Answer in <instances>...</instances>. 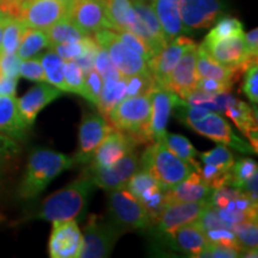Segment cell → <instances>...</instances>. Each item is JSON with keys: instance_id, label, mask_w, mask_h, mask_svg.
Listing matches in <instances>:
<instances>
[{"instance_id": "6da1fadb", "label": "cell", "mask_w": 258, "mask_h": 258, "mask_svg": "<svg viewBox=\"0 0 258 258\" xmlns=\"http://www.w3.org/2000/svg\"><path fill=\"white\" fill-rule=\"evenodd\" d=\"M74 158L50 150H36L29 157L27 169L18 186L23 200L37 198L53 179L74 165Z\"/></svg>"}, {"instance_id": "7a4b0ae2", "label": "cell", "mask_w": 258, "mask_h": 258, "mask_svg": "<svg viewBox=\"0 0 258 258\" xmlns=\"http://www.w3.org/2000/svg\"><path fill=\"white\" fill-rule=\"evenodd\" d=\"M95 183L86 175L44 200L37 218L47 221L76 220L88 208Z\"/></svg>"}, {"instance_id": "3957f363", "label": "cell", "mask_w": 258, "mask_h": 258, "mask_svg": "<svg viewBox=\"0 0 258 258\" xmlns=\"http://www.w3.org/2000/svg\"><path fill=\"white\" fill-rule=\"evenodd\" d=\"M152 104L150 95L127 97L118 102L109 112L108 121L117 131L134 138L139 145L152 143L151 135Z\"/></svg>"}, {"instance_id": "277c9868", "label": "cell", "mask_w": 258, "mask_h": 258, "mask_svg": "<svg viewBox=\"0 0 258 258\" xmlns=\"http://www.w3.org/2000/svg\"><path fill=\"white\" fill-rule=\"evenodd\" d=\"M140 166L167 189L178 184L195 171L191 164L171 152L164 141H154L145 150Z\"/></svg>"}, {"instance_id": "5b68a950", "label": "cell", "mask_w": 258, "mask_h": 258, "mask_svg": "<svg viewBox=\"0 0 258 258\" xmlns=\"http://www.w3.org/2000/svg\"><path fill=\"white\" fill-rule=\"evenodd\" d=\"M123 230L112 220L98 215H91L84 227L83 246L79 257L103 258L109 257Z\"/></svg>"}, {"instance_id": "8992f818", "label": "cell", "mask_w": 258, "mask_h": 258, "mask_svg": "<svg viewBox=\"0 0 258 258\" xmlns=\"http://www.w3.org/2000/svg\"><path fill=\"white\" fill-rule=\"evenodd\" d=\"M109 212L111 220L123 231L144 230L153 225L145 206L125 189L110 190Z\"/></svg>"}, {"instance_id": "52a82bcc", "label": "cell", "mask_w": 258, "mask_h": 258, "mask_svg": "<svg viewBox=\"0 0 258 258\" xmlns=\"http://www.w3.org/2000/svg\"><path fill=\"white\" fill-rule=\"evenodd\" d=\"M95 40L99 47L108 51L116 69L124 78L137 74H152L146 61L125 46L112 29H101L96 31Z\"/></svg>"}, {"instance_id": "ba28073f", "label": "cell", "mask_w": 258, "mask_h": 258, "mask_svg": "<svg viewBox=\"0 0 258 258\" xmlns=\"http://www.w3.org/2000/svg\"><path fill=\"white\" fill-rule=\"evenodd\" d=\"M186 124L195 132H198L199 134L203 135V137L211 139L213 141H217V143L225 145L227 147L234 148V150L239 151L241 153H257L250 144H247L246 141L237 137L232 132V128L228 124V122L224 120L217 112L209 111L208 114H206L200 120L189 122Z\"/></svg>"}, {"instance_id": "9c48e42d", "label": "cell", "mask_w": 258, "mask_h": 258, "mask_svg": "<svg viewBox=\"0 0 258 258\" xmlns=\"http://www.w3.org/2000/svg\"><path fill=\"white\" fill-rule=\"evenodd\" d=\"M140 166V158L137 151H132L123 158L116 161L111 166L99 167L91 165L86 171L96 186L108 191L116 189H123L127 180L137 172Z\"/></svg>"}, {"instance_id": "30bf717a", "label": "cell", "mask_w": 258, "mask_h": 258, "mask_svg": "<svg viewBox=\"0 0 258 258\" xmlns=\"http://www.w3.org/2000/svg\"><path fill=\"white\" fill-rule=\"evenodd\" d=\"M201 47L218 63L231 69L241 70L243 72L251 64L257 62V57H252L247 54L244 32L235 36L222 38L213 43H202Z\"/></svg>"}, {"instance_id": "8fae6325", "label": "cell", "mask_w": 258, "mask_h": 258, "mask_svg": "<svg viewBox=\"0 0 258 258\" xmlns=\"http://www.w3.org/2000/svg\"><path fill=\"white\" fill-rule=\"evenodd\" d=\"M66 17L86 35L101 29H112L104 0H71Z\"/></svg>"}, {"instance_id": "7c38bea8", "label": "cell", "mask_w": 258, "mask_h": 258, "mask_svg": "<svg viewBox=\"0 0 258 258\" xmlns=\"http://www.w3.org/2000/svg\"><path fill=\"white\" fill-rule=\"evenodd\" d=\"M67 6L66 0H27L22 5L18 19L27 28L46 30L66 17Z\"/></svg>"}, {"instance_id": "4fadbf2b", "label": "cell", "mask_w": 258, "mask_h": 258, "mask_svg": "<svg viewBox=\"0 0 258 258\" xmlns=\"http://www.w3.org/2000/svg\"><path fill=\"white\" fill-rule=\"evenodd\" d=\"M112 131L114 127L102 114H86L79 127V147L74 160L82 164L90 163L97 147Z\"/></svg>"}, {"instance_id": "5bb4252c", "label": "cell", "mask_w": 258, "mask_h": 258, "mask_svg": "<svg viewBox=\"0 0 258 258\" xmlns=\"http://www.w3.org/2000/svg\"><path fill=\"white\" fill-rule=\"evenodd\" d=\"M208 205L209 199L196 202L170 203L163 209L154 225H157L158 232L171 238L180 226L198 221Z\"/></svg>"}, {"instance_id": "9a60e30c", "label": "cell", "mask_w": 258, "mask_h": 258, "mask_svg": "<svg viewBox=\"0 0 258 258\" xmlns=\"http://www.w3.org/2000/svg\"><path fill=\"white\" fill-rule=\"evenodd\" d=\"M180 21L189 32L211 27L224 14L221 0H177Z\"/></svg>"}, {"instance_id": "2e32d148", "label": "cell", "mask_w": 258, "mask_h": 258, "mask_svg": "<svg viewBox=\"0 0 258 258\" xmlns=\"http://www.w3.org/2000/svg\"><path fill=\"white\" fill-rule=\"evenodd\" d=\"M83 246V234L76 220L53 221L49 238L51 258H78Z\"/></svg>"}, {"instance_id": "e0dca14e", "label": "cell", "mask_w": 258, "mask_h": 258, "mask_svg": "<svg viewBox=\"0 0 258 258\" xmlns=\"http://www.w3.org/2000/svg\"><path fill=\"white\" fill-rule=\"evenodd\" d=\"M195 44V42L190 40L186 36H177L170 41L165 47L161 49L152 60L148 62L151 73H152L154 85L160 86V88L167 89V83H169L170 74L172 72L173 67L178 62L183 53Z\"/></svg>"}, {"instance_id": "ac0fdd59", "label": "cell", "mask_w": 258, "mask_h": 258, "mask_svg": "<svg viewBox=\"0 0 258 258\" xmlns=\"http://www.w3.org/2000/svg\"><path fill=\"white\" fill-rule=\"evenodd\" d=\"M152 104V117H151V135L154 141H163L166 134V124L170 115L178 102L179 97L170 90L154 85L150 93Z\"/></svg>"}, {"instance_id": "d6986e66", "label": "cell", "mask_w": 258, "mask_h": 258, "mask_svg": "<svg viewBox=\"0 0 258 258\" xmlns=\"http://www.w3.org/2000/svg\"><path fill=\"white\" fill-rule=\"evenodd\" d=\"M196 60H198V46L195 43L183 53L170 74L167 90L177 93L180 98H184L196 88L199 79L196 73Z\"/></svg>"}, {"instance_id": "ffe728a7", "label": "cell", "mask_w": 258, "mask_h": 258, "mask_svg": "<svg viewBox=\"0 0 258 258\" xmlns=\"http://www.w3.org/2000/svg\"><path fill=\"white\" fill-rule=\"evenodd\" d=\"M138 145L134 138H132L129 134L114 129L97 147L93 153L92 161L90 163L93 166L99 167L111 166L125 154L134 151Z\"/></svg>"}, {"instance_id": "44dd1931", "label": "cell", "mask_w": 258, "mask_h": 258, "mask_svg": "<svg viewBox=\"0 0 258 258\" xmlns=\"http://www.w3.org/2000/svg\"><path fill=\"white\" fill-rule=\"evenodd\" d=\"M62 96V91L50 84L40 83L38 85L29 90L22 98L17 99L18 109L23 116L24 121L29 125L34 124L37 115L48 104Z\"/></svg>"}, {"instance_id": "7402d4cb", "label": "cell", "mask_w": 258, "mask_h": 258, "mask_svg": "<svg viewBox=\"0 0 258 258\" xmlns=\"http://www.w3.org/2000/svg\"><path fill=\"white\" fill-rule=\"evenodd\" d=\"M29 125L18 109L15 96H0V133L12 140H24L27 138Z\"/></svg>"}, {"instance_id": "603a6c76", "label": "cell", "mask_w": 258, "mask_h": 258, "mask_svg": "<svg viewBox=\"0 0 258 258\" xmlns=\"http://www.w3.org/2000/svg\"><path fill=\"white\" fill-rule=\"evenodd\" d=\"M213 188L200 176L198 171L190 175L166 191V205L177 202H196L209 199Z\"/></svg>"}, {"instance_id": "cb8c5ba5", "label": "cell", "mask_w": 258, "mask_h": 258, "mask_svg": "<svg viewBox=\"0 0 258 258\" xmlns=\"http://www.w3.org/2000/svg\"><path fill=\"white\" fill-rule=\"evenodd\" d=\"M226 117L234 122L235 127L243 133L245 137L249 138L251 146L257 152V117L256 112L253 115V109L243 101H238L234 97L231 99L226 106Z\"/></svg>"}, {"instance_id": "d4e9b609", "label": "cell", "mask_w": 258, "mask_h": 258, "mask_svg": "<svg viewBox=\"0 0 258 258\" xmlns=\"http://www.w3.org/2000/svg\"><path fill=\"white\" fill-rule=\"evenodd\" d=\"M151 3L163 28L167 43L179 35L189 32L180 21L177 0H151Z\"/></svg>"}, {"instance_id": "484cf974", "label": "cell", "mask_w": 258, "mask_h": 258, "mask_svg": "<svg viewBox=\"0 0 258 258\" xmlns=\"http://www.w3.org/2000/svg\"><path fill=\"white\" fill-rule=\"evenodd\" d=\"M171 239L173 240L177 249L190 257H199V254L209 243L205 231L196 221L177 228Z\"/></svg>"}, {"instance_id": "4316f807", "label": "cell", "mask_w": 258, "mask_h": 258, "mask_svg": "<svg viewBox=\"0 0 258 258\" xmlns=\"http://www.w3.org/2000/svg\"><path fill=\"white\" fill-rule=\"evenodd\" d=\"M196 73L199 78L215 79L222 83H228L233 85L239 78L243 71L238 69L222 66L214 61L206 53V50L200 46L198 47V60H196Z\"/></svg>"}, {"instance_id": "83f0119b", "label": "cell", "mask_w": 258, "mask_h": 258, "mask_svg": "<svg viewBox=\"0 0 258 258\" xmlns=\"http://www.w3.org/2000/svg\"><path fill=\"white\" fill-rule=\"evenodd\" d=\"M112 30H129L138 19L132 0H104Z\"/></svg>"}, {"instance_id": "f1b7e54d", "label": "cell", "mask_w": 258, "mask_h": 258, "mask_svg": "<svg viewBox=\"0 0 258 258\" xmlns=\"http://www.w3.org/2000/svg\"><path fill=\"white\" fill-rule=\"evenodd\" d=\"M123 98H125L124 77H121L120 79L103 80V88L97 106H98L101 114L108 120L109 112L111 111V109Z\"/></svg>"}, {"instance_id": "f546056e", "label": "cell", "mask_w": 258, "mask_h": 258, "mask_svg": "<svg viewBox=\"0 0 258 258\" xmlns=\"http://www.w3.org/2000/svg\"><path fill=\"white\" fill-rule=\"evenodd\" d=\"M49 47V41L46 30L27 28L17 49V55L21 60H27L36 56L41 50Z\"/></svg>"}, {"instance_id": "4dcf8cb0", "label": "cell", "mask_w": 258, "mask_h": 258, "mask_svg": "<svg viewBox=\"0 0 258 258\" xmlns=\"http://www.w3.org/2000/svg\"><path fill=\"white\" fill-rule=\"evenodd\" d=\"M49 48L66 42L80 41L86 34L80 30L76 24H73L67 17L61 18L56 23L46 29Z\"/></svg>"}, {"instance_id": "1f68e13d", "label": "cell", "mask_w": 258, "mask_h": 258, "mask_svg": "<svg viewBox=\"0 0 258 258\" xmlns=\"http://www.w3.org/2000/svg\"><path fill=\"white\" fill-rule=\"evenodd\" d=\"M41 64L46 74V82L62 92H69L66 83H64L63 64L64 60L57 55L54 50L48 51L44 55L40 56Z\"/></svg>"}, {"instance_id": "d6a6232c", "label": "cell", "mask_w": 258, "mask_h": 258, "mask_svg": "<svg viewBox=\"0 0 258 258\" xmlns=\"http://www.w3.org/2000/svg\"><path fill=\"white\" fill-rule=\"evenodd\" d=\"M163 141L171 152L176 154L177 157H179L180 159L191 164L192 167L196 171V169L199 167V163L195 161V157L196 154H198V151L195 150V147L192 146L188 139L179 134L166 133L165 137L163 139Z\"/></svg>"}, {"instance_id": "836d02e7", "label": "cell", "mask_w": 258, "mask_h": 258, "mask_svg": "<svg viewBox=\"0 0 258 258\" xmlns=\"http://www.w3.org/2000/svg\"><path fill=\"white\" fill-rule=\"evenodd\" d=\"M25 29H27V27L23 24V22H21L17 18L9 17L4 28V34H3L0 54L17 53L18 46L21 43Z\"/></svg>"}, {"instance_id": "e575fe53", "label": "cell", "mask_w": 258, "mask_h": 258, "mask_svg": "<svg viewBox=\"0 0 258 258\" xmlns=\"http://www.w3.org/2000/svg\"><path fill=\"white\" fill-rule=\"evenodd\" d=\"M243 32V24L239 19L234 17H222L217 22L215 27L209 31L202 43H213V42L222 40V38L240 35Z\"/></svg>"}, {"instance_id": "d590c367", "label": "cell", "mask_w": 258, "mask_h": 258, "mask_svg": "<svg viewBox=\"0 0 258 258\" xmlns=\"http://www.w3.org/2000/svg\"><path fill=\"white\" fill-rule=\"evenodd\" d=\"M231 231L237 237L240 245L241 253L250 250H256L258 246V227L257 221L247 220L232 226ZM243 256V254H241Z\"/></svg>"}, {"instance_id": "8d00e7d4", "label": "cell", "mask_w": 258, "mask_h": 258, "mask_svg": "<svg viewBox=\"0 0 258 258\" xmlns=\"http://www.w3.org/2000/svg\"><path fill=\"white\" fill-rule=\"evenodd\" d=\"M257 172V163L250 158H243L238 160L237 163L234 161L233 166L228 171L227 183L226 185H230L232 188L239 189L244 184L245 180L250 178L253 173Z\"/></svg>"}, {"instance_id": "74e56055", "label": "cell", "mask_w": 258, "mask_h": 258, "mask_svg": "<svg viewBox=\"0 0 258 258\" xmlns=\"http://www.w3.org/2000/svg\"><path fill=\"white\" fill-rule=\"evenodd\" d=\"M63 74L64 83H66L69 92L77 93V95L84 97L86 99V84H85V74L82 69L76 63L74 60L64 61L63 64Z\"/></svg>"}, {"instance_id": "f35d334b", "label": "cell", "mask_w": 258, "mask_h": 258, "mask_svg": "<svg viewBox=\"0 0 258 258\" xmlns=\"http://www.w3.org/2000/svg\"><path fill=\"white\" fill-rule=\"evenodd\" d=\"M201 161L203 164H209L218 169H220L225 172L231 170V167L234 164V156L231 152L230 148L225 145H219L212 151L201 153Z\"/></svg>"}, {"instance_id": "ab89813d", "label": "cell", "mask_w": 258, "mask_h": 258, "mask_svg": "<svg viewBox=\"0 0 258 258\" xmlns=\"http://www.w3.org/2000/svg\"><path fill=\"white\" fill-rule=\"evenodd\" d=\"M158 183L160 182H158V180L154 178L150 172H147V171L141 169L133 173V176L127 180V183H125L123 189L128 190L132 195L139 199V196H140L145 190H147L148 188H151V186L158 184Z\"/></svg>"}, {"instance_id": "60d3db41", "label": "cell", "mask_w": 258, "mask_h": 258, "mask_svg": "<svg viewBox=\"0 0 258 258\" xmlns=\"http://www.w3.org/2000/svg\"><path fill=\"white\" fill-rule=\"evenodd\" d=\"M154 86L152 74H137L125 78V98L140 95H148Z\"/></svg>"}, {"instance_id": "b9f144b4", "label": "cell", "mask_w": 258, "mask_h": 258, "mask_svg": "<svg viewBox=\"0 0 258 258\" xmlns=\"http://www.w3.org/2000/svg\"><path fill=\"white\" fill-rule=\"evenodd\" d=\"M117 35L118 38L123 42L125 46L131 48L132 50H134L135 53H138L143 59L148 63L151 60L153 59V54L151 51L150 48L147 47V44L141 40L138 35H135L134 32L129 30H114Z\"/></svg>"}, {"instance_id": "7bdbcfd3", "label": "cell", "mask_w": 258, "mask_h": 258, "mask_svg": "<svg viewBox=\"0 0 258 258\" xmlns=\"http://www.w3.org/2000/svg\"><path fill=\"white\" fill-rule=\"evenodd\" d=\"M95 70L99 73L103 80L120 79L121 73L110 59V55L104 48H99L95 57Z\"/></svg>"}, {"instance_id": "ee69618b", "label": "cell", "mask_w": 258, "mask_h": 258, "mask_svg": "<svg viewBox=\"0 0 258 258\" xmlns=\"http://www.w3.org/2000/svg\"><path fill=\"white\" fill-rule=\"evenodd\" d=\"M84 40V50L80 55L77 57L76 63L82 69L84 74H86L90 71L95 69V57L97 51L101 47L97 43L95 38H92L90 35H86Z\"/></svg>"}, {"instance_id": "f6af8a7d", "label": "cell", "mask_w": 258, "mask_h": 258, "mask_svg": "<svg viewBox=\"0 0 258 258\" xmlns=\"http://www.w3.org/2000/svg\"><path fill=\"white\" fill-rule=\"evenodd\" d=\"M19 76L35 83H46V74L41 64L40 57L22 60L19 66Z\"/></svg>"}, {"instance_id": "bcb514c9", "label": "cell", "mask_w": 258, "mask_h": 258, "mask_svg": "<svg viewBox=\"0 0 258 258\" xmlns=\"http://www.w3.org/2000/svg\"><path fill=\"white\" fill-rule=\"evenodd\" d=\"M206 237L209 243L222 245V246L231 247V249H235L240 251V245L238 243L237 237L235 234L228 228H214V230H208L205 232Z\"/></svg>"}, {"instance_id": "7dc6e473", "label": "cell", "mask_w": 258, "mask_h": 258, "mask_svg": "<svg viewBox=\"0 0 258 258\" xmlns=\"http://www.w3.org/2000/svg\"><path fill=\"white\" fill-rule=\"evenodd\" d=\"M243 91L250 99L251 103L257 104L258 102V69L257 62L251 64L245 70V79L243 84Z\"/></svg>"}, {"instance_id": "c3c4849f", "label": "cell", "mask_w": 258, "mask_h": 258, "mask_svg": "<svg viewBox=\"0 0 258 258\" xmlns=\"http://www.w3.org/2000/svg\"><path fill=\"white\" fill-rule=\"evenodd\" d=\"M85 84H86V101L91 104L97 106L99 95H101L103 88V79L99 73L93 69L85 74Z\"/></svg>"}, {"instance_id": "681fc988", "label": "cell", "mask_w": 258, "mask_h": 258, "mask_svg": "<svg viewBox=\"0 0 258 258\" xmlns=\"http://www.w3.org/2000/svg\"><path fill=\"white\" fill-rule=\"evenodd\" d=\"M200 227L202 228L203 231L208 230H214V228H228L227 225L222 221V219L219 217L217 208H214L209 203L207 208L202 212L201 217L199 218V220L196 221ZM230 230V228H228Z\"/></svg>"}, {"instance_id": "f907efd6", "label": "cell", "mask_w": 258, "mask_h": 258, "mask_svg": "<svg viewBox=\"0 0 258 258\" xmlns=\"http://www.w3.org/2000/svg\"><path fill=\"white\" fill-rule=\"evenodd\" d=\"M85 37V36H84ZM83 37V38H84ZM76 41V42H66V43H60L56 46H53L50 48L59 55L61 59L64 61L69 60H76L84 50V40Z\"/></svg>"}, {"instance_id": "816d5d0a", "label": "cell", "mask_w": 258, "mask_h": 258, "mask_svg": "<svg viewBox=\"0 0 258 258\" xmlns=\"http://www.w3.org/2000/svg\"><path fill=\"white\" fill-rule=\"evenodd\" d=\"M19 152V146L15 140L0 133V172L4 169L8 161L14 159Z\"/></svg>"}, {"instance_id": "f5cc1de1", "label": "cell", "mask_w": 258, "mask_h": 258, "mask_svg": "<svg viewBox=\"0 0 258 258\" xmlns=\"http://www.w3.org/2000/svg\"><path fill=\"white\" fill-rule=\"evenodd\" d=\"M22 60L16 53L14 54H0V72L2 76L19 78V66Z\"/></svg>"}, {"instance_id": "db71d44e", "label": "cell", "mask_w": 258, "mask_h": 258, "mask_svg": "<svg viewBox=\"0 0 258 258\" xmlns=\"http://www.w3.org/2000/svg\"><path fill=\"white\" fill-rule=\"evenodd\" d=\"M240 251L231 249V247L222 246V245L208 243L207 246L202 250V252L199 254V257L206 258H234L240 257Z\"/></svg>"}, {"instance_id": "11a10c76", "label": "cell", "mask_w": 258, "mask_h": 258, "mask_svg": "<svg viewBox=\"0 0 258 258\" xmlns=\"http://www.w3.org/2000/svg\"><path fill=\"white\" fill-rule=\"evenodd\" d=\"M195 89L203 92L212 93V95H219V93L230 92L232 89V84L222 83L215 79L199 78L198 83H196Z\"/></svg>"}, {"instance_id": "9f6ffc18", "label": "cell", "mask_w": 258, "mask_h": 258, "mask_svg": "<svg viewBox=\"0 0 258 258\" xmlns=\"http://www.w3.org/2000/svg\"><path fill=\"white\" fill-rule=\"evenodd\" d=\"M257 182H258V173H253L252 176L250 177L249 179L245 180V183L241 185L240 190L244 194H246L247 198H249L251 201L257 205L258 200V188H257Z\"/></svg>"}, {"instance_id": "6f0895ef", "label": "cell", "mask_w": 258, "mask_h": 258, "mask_svg": "<svg viewBox=\"0 0 258 258\" xmlns=\"http://www.w3.org/2000/svg\"><path fill=\"white\" fill-rule=\"evenodd\" d=\"M245 47H246V51L250 56L257 57L258 54V29H253L250 32L244 35Z\"/></svg>"}, {"instance_id": "680465c9", "label": "cell", "mask_w": 258, "mask_h": 258, "mask_svg": "<svg viewBox=\"0 0 258 258\" xmlns=\"http://www.w3.org/2000/svg\"><path fill=\"white\" fill-rule=\"evenodd\" d=\"M18 78L2 76L0 77V96H15L16 89H17Z\"/></svg>"}, {"instance_id": "91938a15", "label": "cell", "mask_w": 258, "mask_h": 258, "mask_svg": "<svg viewBox=\"0 0 258 258\" xmlns=\"http://www.w3.org/2000/svg\"><path fill=\"white\" fill-rule=\"evenodd\" d=\"M8 18H4V19H2V21H0V51H2L3 34H4V28H5V24H6V21H8Z\"/></svg>"}, {"instance_id": "94428289", "label": "cell", "mask_w": 258, "mask_h": 258, "mask_svg": "<svg viewBox=\"0 0 258 258\" xmlns=\"http://www.w3.org/2000/svg\"><path fill=\"white\" fill-rule=\"evenodd\" d=\"M4 18H8V17H6V16H5V14H4V12H3V11H2V10H0V21H2V19H4Z\"/></svg>"}, {"instance_id": "6125c7cd", "label": "cell", "mask_w": 258, "mask_h": 258, "mask_svg": "<svg viewBox=\"0 0 258 258\" xmlns=\"http://www.w3.org/2000/svg\"><path fill=\"white\" fill-rule=\"evenodd\" d=\"M66 2H69V3H70V2H71V0H66Z\"/></svg>"}, {"instance_id": "be15d7a7", "label": "cell", "mask_w": 258, "mask_h": 258, "mask_svg": "<svg viewBox=\"0 0 258 258\" xmlns=\"http://www.w3.org/2000/svg\"><path fill=\"white\" fill-rule=\"evenodd\" d=\"M0 77H2V72H0Z\"/></svg>"}]
</instances>
